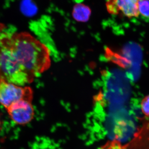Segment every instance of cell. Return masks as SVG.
Wrapping results in <instances>:
<instances>
[{"mask_svg":"<svg viewBox=\"0 0 149 149\" xmlns=\"http://www.w3.org/2000/svg\"><path fill=\"white\" fill-rule=\"evenodd\" d=\"M10 119L18 125L29 123L35 116V110L32 102L22 100L12 104L6 109Z\"/></svg>","mask_w":149,"mask_h":149,"instance_id":"3957f363","label":"cell"},{"mask_svg":"<svg viewBox=\"0 0 149 149\" xmlns=\"http://www.w3.org/2000/svg\"><path fill=\"white\" fill-rule=\"evenodd\" d=\"M0 39L9 49L13 61L33 78L49 67V49L31 34L3 33Z\"/></svg>","mask_w":149,"mask_h":149,"instance_id":"6da1fadb","label":"cell"},{"mask_svg":"<svg viewBox=\"0 0 149 149\" xmlns=\"http://www.w3.org/2000/svg\"><path fill=\"white\" fill-rule=\"evenodd\" d=\"M138 8L140 15L149 18V0H139Z\"/></svg>","mask_w":149,"mask_h":149,"instance_id":"8992f818","label":"cell"},{"mask_svg":"<svg viewBox=\"0 0 149 149\" xmlns=\"http://www.w3.org/2000/svg\"><path fill=\"white\" fill-rule=\"evenodd\" d=\"M139 0H108L107 10L113 15L121 14L129 18L137 17L140 15L138 3Z\"/></svg>","mask_w":149,"mask_h":149,"instance_id":"277c9868","label":"cell"},{"mask_svg":"<svg viewBox=\"0 0 149 149\" xmlns=\"http://www.w3.org/2000/svg\"><path fill=\"white\" fill-rule=\"evenodd\" d=\"M2 126V123L1 120V118H0V131H1V129Z\"/></svg>","mask_w":149,"mask_h":149,"instance_id":"ba28073f","label":"cell"},{"mask_svg":"<svg viewBox=\"0 0 149 149\" xmlns=\"http://www.w3.org/2000/svg\"><path fill=\"white\" fill-rule=\"evenodd\" d=\"M141 105L143 113L147 117H149V95L143 99Z\"/></svg>","mask_w":149,"mask_h":149,"instance_id":"52a82bcc","label":"cell"},{"mask_svg":"<svg viewBox=\"0 0 149 149\" xmlns=\"http://www.w3.org/2000/svg\"><path fill=\"white\" fill-rule=\"evenodd\" d=\"M91 14L90 8L83 4H77L73 8L72 16L77 21L85 22L88 21Z\"/></svg>","mask_w":149,"mask_h":149,"instance_id":"5b68a950","label":"cell"},{"mask_svg":"<svg viewBox=\"0 0 149 149\" xmlns=\"http://www.w3.org/2000/svg\"><path fill=\"white\" fill-rule=\"evenodd\" d=\"M23 86L0 80V104L6 109L12 104L22 100L32 102V89Z\"/></svg>","mask_w":149,"mask_h":149,"instance_id":"7a4b0ae2","label":"cell"}]
</instances>
